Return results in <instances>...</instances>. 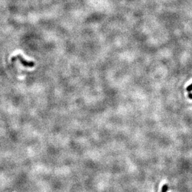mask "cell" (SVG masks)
I'll use <instances>...</instances> for the list:
<instances>
[{
    "instance_id": "6da1fadb",
    "label": "cell",
    "mask_w": 192,
    "mask_h": 192,
    "mask_svg": "<svg viewBox=\"0 0 192 192\" xmlns=\"http://www.w3.org/2000/svg\"><path fill=\"white\" fill-rule=\"evenodd\" d=\"M168 185H167V184H165V185H164L162 187V190H161V192H167V190H168Z\"/></svg>"
},
{
    "instance_id": "7a4b0ae2",
    "label": "cell",
    "mask_w": 192,
    "mask_h": 192,
    "mask_svg": "<svg viewBox=\"0 0 192 192\" xmlns=\"http://www.w3.org/2000/svg\"><path fill=\"white\" fill-rule=\"evenodd\" d=\"M187 91H189V92H190V91H192V84H191L190 85H189V86L187 87Z\"/></svg>"
},
{
    "instance_id": "3957f363",
    "label": "cell",
    "mask_w": 192,
    "mask_h": 192,
    "mask_svg": "<svg viewBox=\"0 0 192 192\" xmlns=\"http://www.w3.org/2000/svg\"><path fill=\"white\" fill-rule=\"evenodd\" d=\"M188 97H189L190 99H192V93H190L189 94H188Z\"/></svg>"
}]
</instances>
